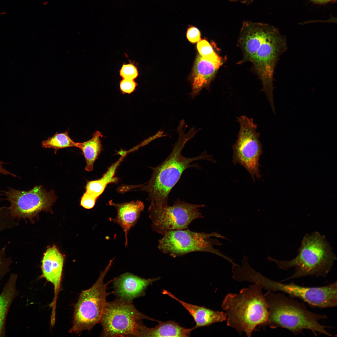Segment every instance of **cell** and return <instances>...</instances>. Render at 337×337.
I'll list each match as a JSON object with an SVG mask.
<instances>
[{"mask_svg": "<svg viewBox=\"0 0 337 337\" xmlns=\"http://www.w3.org/2000/svg\"><path fill=\"white\" fill-rule=\"evenodd\" d=\"M168 134L164 133L163 130H160L154 135L145 140L141 144V146L147 144L150 142L159 138L166 137Z\"/></svg>", "mask_w": 337, "mask_h": 337, "instance_id": "31", "label": "cell"}, {"mask_svg": "<svg viewBox=\"0 0 337 337\" xmlns=\"http://www.w3.org/2000/svg\"><path fill=\"white\" fill-rule=\"evenodd\" d=\"M143 319L159 321L139 311L132 302L117 297L106 301L99 323L102 328L100 336L139 337Z\"/></svg>", "mask_w": 337, "mask_h": 337, "instance_id": "6", "label": "cell"}, {"mask_svg": "<svg viewBox=\"0 0 337 337\" xmlns=\"http://www.w3.org/2000/svg\"><path fill=\"white\" fill-rule=\"evenodd\" d=\"M121 155L119 159L108 168L101 178L87 182L85 193L97 200L109 184L118 182V178L115 176L116 171L126 155L124 154Z\"/></svg>", "mask_w": 337, "mask_h": 337, "instance_id": "21", "label": "cell"}, {"mask_svg": "<svg viewBox=\"0 0 337 337\" xmlns=\"http://www.w3.org/2000/svg\"><path fill=\"white\" fill-rule=\"evenodd\" d=\"M5 13H6L5 12H2L0 13V15H2V14H5Z\"/></svg>", "mask_w": 337, "mask_h": 337, "instance_id": "34", "label": "cell"}, {"mask_svg": "<svg viewBox=\"0 0 337 337\" xmlns=\"http://www.w3.org/2000/svg\"><path fill=\"white\" fill-rule=\"evenodd\" d=\"M222 62L221 58L216 53L206 57L200 54L198 56L193 68L192 91L190 94L192 99L208 85Z\"/></svg>", "mask_w": 337, "mask_h": 337, "instance_id": "16", "label": "cell"}, {"mask_svg": "<svg viewBox=\"0 0 337 337\" xmlns=\"http://www.w3.org/2000/svg\"><path fill=\"white\" fill-rule=\"evenodd\" d=\"M264 295L268 305L267 325L270 328H285L295 335L301 333L304 330H309L315 335L318 332L332 336L326 330L330 327L319 323L320 320L327 319L325 315L311 312L303 303L282 294L267 290Z\"/></svg>", "mask_w": 337, "mask_h": 337, "instance_id": "4", "label": "cell"}, {"mask_svg": "<svg viewBox=\"0 0 337 337\" xmlns=\"http://www.w3.org/2000/svg\"><path fill=\"white\" fill-rule=\"evenodd\" d=\"M186 35L187 39L191 42L195 43L201 40L200 31L198 28L193 26H189Z\"/></svg>", "mask_w": 337, "mask_h": 337, "instance_id": "29", "label": "cell"}, {"mask_svg": "<svg viewBox=\"0 0 337 337\" xmlns=\"http://www.w3.org/2000/svg\"><path fill=\"white\" fill-rule=\"evenodd\" d=\"M286 38L271 26L252 61L261 80L262 91L271 106L274 105L273 91L274 70L279 57L287 50Z\"/></svg>", "mask_w": 337, "mask_h": 337, "instance_id": "10", "label": "cell"}, {"mask_svg": "<svg viewBox=\"0 0 337 337\" xmlns=\"http://www.w3.org/2000/svg\"><path fill=\"white\" fill-rule=\"evenodd\" d=\"M108 203L110 205L116 208L117 215L115 218L110 217L108 220L117 224L122 228L125 234L126 247L128 246L129 231L137 222L141 212L144 210V204L139 200L120 203H114L110 200Z\"/></svg>", "mask_w": 337, "mask_h": 337, "instance_id": "17", "label": "cell"}, {"mask_svg": "<svg viewBox=\"0 0 337 337\" xmlns=\"http://www.w3.org/2000/svg\"><path fill=\"white\" fill-rule=\"evenodd\" d=\"M204 204H194L178 198L173 205L160 207L149 206V217L153 230L163 236L169 231L188 229L194 220L203 217L199 208Z\"/></svg>", "mask_w": 337, "mask_h": 337, "instance_id": "12", "label": "cell"}, {"mask_svg": "<svg viewBox=\"0 0 337 337\" xmlns=\"http://www.w3.org/2000/svg\"><path fill=\"white\" fill-rule=\"evenodd\" d=\"M138 74L137 68L132 64L123 65L120 71V75L123 79L134 80Z\"/></svg>", "mask_w": 337, "mask_h": 337, "instance_id": "26", "label": "cell"}, {"mask_svg": "<svg viewBox=\"0 0 337 337\" xmlns=\"http://www.w3.org/2000/svg\"><path fill=\"white\" fill-rule=\"evenodd\" d=\"M134 80L123 79L120 82V90L123 94H130L133 92L137 86Z\"/></svg>", "mask_w": 337, "mask_h": 337, "instance_id": "28", "label": "cell"}, {"mask_svg": "<svg viewBox=\"0 0 337 337\" xmlns=\"http://www.w3.org/2000/svg\"><path fill=\"white\" fill-rule=\"evenodd\" d=\"M18 275L11 273L0 293V337L6 336V323L10 308L19 295L17 287Z\"/></svg>", "mask_w": 337, "mask_h": 337, "instance_id": "19", "label": "cell"}, {"mask_svg": "<svg viewBox=\"0 0 337 337\" xmlns=\"http://www.w3.org/2000/svg\"><path fill=\"white\" fill-rule=\"evenodd\" d=\"M314 3L319 4H325L328 3L330 2L333 1H335L336 0H311Z\"/></svg>", "mask_w": 337, "mask_h": 337, "instance_id": "33", "label": "cell"}, {"mask_svg": "<svg viewBox=\"0 0 337 337\" xmlns=\"http://www.w3.org/2000/svg\"><path fill=\"white\" fill-rule=\"evenodd\" d=\"M162 294L167 295L180 303L189 313L196 323L197 329L208 326L212 324L227 320V315L223 311H215L203 306L186 303L176 297L171 293L163 289Z\"/></svg>", "mask_w": 337, "mask_h": 337, "instance_id": "18", "label": "cell"}, {"mask_svg": "<svg viewBox=\"0 0 337 337\" xmlns=\"http://www.w3.org/2000/svg\"><path fill=\"white\" fill-rule=\"evenodd\" d=\"M42 144L43 148L53 149L55 154L60 149L76 147V143L69 137L68 130L62 133L56 132L53 136L43 141Z\"/></svg>", "mask_w": 337, "mask_h": 337, "instance_id": "23", "label": "cell"}, {"mask_svg": "<svg viewBox=\"0 0 337 337\" xmlns=\"http://www.w3.org/2000/svg\"><path fill=\"white\" fill-rule=\"evenodd\" d=\"M262 287L254 283L238 293L227 294L222 307L227 315V326L239 334L251 337L253 331L267 325L268 305L262 292Z\"/></svg>", "mask_w": 337, "mask_h": 337, "instance_id": "2", "label": "cell"}, {"mask_svg": "<svg viewBox=\"0 0 337 337\" xmlns=\"http://www.w3.org/2000/svg\"><path fill=\"white\" fill-rule=\"evenodd\" d=\"M154 327L149 328L143 324L141 326L139 337H189L194 327L186 328L173 320L159 321Z\"/></svg>", "mask_w": 337, "mask_h": 337, "instance_id": "20", "label": "cell"}, {"mask_svg": "<svg viewBox=\"0 0 337 337\" xmlns=\"http://www.w3.org/2000/svg\"><path fill=\"white\" fill-rule=\"evenodd\" d=\"M240 130L237 139L232 146V162L244 167L255 178H261L259 167L260 158L263 154L262 147L259 140L260 133L257 131V125L252 118L245 115L238 117Z\"/></svg>", "mask_w": 337, "mask_h": 337, "instance_id": "11", "label": "cell"}, {"mask_svg": "<svg viewBox=\"0 0 337 337\" xmlns=\"http://www.w3.org/2000/svg\"><path fill=\"white\" fill-rule=\"evenodd\" d=\"M159 277L145 279L129 272L115 277L113 282L114 293L124 301L132 302L134 299L145 295L148 286Z\"/></svg>", "mask_w": 337, "mask_h": 337, "instance_id": "14", "label": "cell"}, {"mask_svg": "<svg viewBox=\"0 0 337 337\" xmlns=\"http://www.w3.org/2000/svg\"><path fill=\"white\" fill-rule=\"evenodd\" d=\"M197 49L199 54L203 57H208L216 53L212 47L206 40H202L197 44Z\"/></svg>", "mask_w": 337, "mask_h": 337, "instance_id": "27", "label": "cell"}, {"mask_svg": "<svg viewBox=\"0 0 337 337\" xmlns=\"http://www.w3.org/2000/svg\"><path fill=\"white\" fill-rule=\"evenodd\" d=\"M159 241L158 248L164 253L175 257L189 253L203 252L211 253L221 256L232 264L234 262L224 255L213 246L222 244L216 237L227 239L224 237L216 232L207 233L189 230L188 229L168 232Z\"/></svg>", "mask_w": 337, "mask_h": 337, "instance_id": "8", "label": "cell"}, {"mask_svg": "<svg viewBox=\"0 0 337 337\" xmlns=\"http://www.w3.org/2000/svg\"><path fill=\"white\" fill-rule=\"evenodd\" d=\"M0 196L4 197L1 200L8 201V207L12 217L19 221L21 219H28L33 222L42 211L52 212L51 207L57 198L53 190L47 192L42 186L35 187L28 191L9 188L1 191Z\"/></svg>", "mask_w": 337, "mask_h": 337, "instance_id": "9", "label": "cell"}, {"mask_svg": "<svg viewBox=\"0 0 337 337\" xmlns=\"http://www.w3.org/2000/svg\"><path fill=\"white\" fill-rule=\"evenodd\" d=\"M232 2H240L242 3L249 5L252 3L253 0H229Z\"/></svg>", "mask_w": 337, "mask_h": 337, "instance_id": "32", "label": "cell"}, {"mask_svg": "<svg viewBox=\"0 0 337 337\" xmlns=\"http://www.w3.org/2000/svg\"><path fill=\"white\" fill-rule=\"evenodd\" d=\"M298 251L297 256L289 261L277 260L270 256L267 258L282 270L295 268L294 274L281 282L308 276L325 277L337 260L325 235L317 231L305 235Z\"/></svg>", "mask_w": 337, "mask_h": 337, "instance_id": "3", "label": "cell"}, {"mask_svg": "<svg viewBox=\"0 0 337 337\" xmlns=\"http://www.w3.org/2000/svg\"><path fill=\"white\" fill-rule=\"evenodd\" d=\"M97 200L84 193L81 198L80 205L86 209H90L95 206Z\"/></svg>", "mask_w": 337, "mask_h": 337, "instance_id": "30", "label": "cell"}, {"mask_svg": "<svg viewBox=\"0 0 337 337\" xmlns=\"http://www.w3.org/2000/svg\"><path fill=\"white\" fill-rule=\"evenodd\" d=\"M185 125L184 119L180 120L176 130L178 134L177 141L173 145L170 154L162 163L156 167H150L152 173L150 179L141 184L123 185L122 190L123 193L131 191H145L148 194V199L150 202V206L163 207L168 205L169 194L183 172L190 168H200L197 164H192L193 162L206 160L215 162L212 156L208 155L206 151L194 158L186 157L182 154L186 144L201 129L196 130L193 126L186 133V128H184Z\"/></svg>", "mask_w": 337, "mask_h": 337, "instance_id": "1", "label": "cell"}, {"mask_svg": "<svg viewBox=\"0 0 337 337\" xmlns=\"http://www.w3.org/2000/svg\"><path fill=\"white\" fill-rule=\"evenodd\" d=\"M271 26L248 21L243 23L239 40L243 51L245 60L252 62Z\"/></svg>", "mask_w": 337, "mask_h": 337, "instance_id": "15", "label": "cell"}, {"mask_svg": "<svg viewBox=\"0 0 337 337\" xmlns=\"http://www.w3.org/2000/svg\"><path fill=\"white\" fill-rule=\"evenodd\" d=\"M6 246L0 250V281L9 271L13 262L12 258L6 255Z\"/></svg>", "mask_w": 337, "mask_h": 337, "instance_id": "25", "label": "cell"}, {"mask_svg": "<svg viewBox=\"0 0 337 337\" xmlns=\"http://www.w3.org/2000/svg\"><path fill=\"white\" fill-rule=\"evenodd\" d=\"M19 225L18 221L12 215L8 207H0V232L15 228Z\"/></svg>", "mask_w": 337, "mask_h": 337, "instance_id": "24", "label": "cell"}, {"mask_svg": "<svg viewBox=\"0 0 337 337\" xmlns=\"http://www.w3.org/2000/svg\"><path fill=\"white\" fill-rule=\"evenodd\" d=\"M64 256L55 245L48 247L44 253L40 277L51 282L54 287V297L50 305L52 308L51 320H55L56 300L61 280Z\"/></svg>", "mask_w": 337, "mask_h": 337, "instance_id": "13", "label": "cell"}, {"mask_svg": "<svg viewBox=\"0 0 337 337\" xmlns=\"http://www.w3.org/2000/svg\"><path fill=\"white\" fill-rule=\"evenodd\" d=\"M247 281L260 285L272 291H280L299 298L314 307L327 308L337 305V282L321 287H307L293 283L285 284L276 281L264 276L252 269L245 276Z\"/></svg>", "mask_w": 337, "mask_h": 337, "instance_id": "7", "label": "cell"}, {"mask_svg": "<svg viewBox=\"0 0 337 337\" xmlns=\"http://www.w3.org/2000/svg\"><path fill=\"white\" fill-rule=\"evenodd\" d=\"M103 135L99 131H96L90 139L81 143H76V147L80 149L86 162L85 170L88 172L93 169L94 164L102 151L100 140Z\"/></svg>", "mask_w": 337, "mask_h": 337, "instance_id": "22", "label": "cell"}, {"mask_svg": "<svg viewBox=\"0 0 337 337\" xmlns=\"http://www.w3.org/2000/svg\"><path fill=\"white\" fill-rule=\"evenodd\" d=\"M110 260L104 270L101 271L98 279L88 289L82 291L75 306L73 325L69 332L78 334L84 330H90L99 323L106 298L114 291H107L108 284L115 279L105 283L104 278L112 266Z\"/></svg>", "mask_w": 337, "mask_h": 337, "instance_id": "5", "label": "cell"}]
</instances>
